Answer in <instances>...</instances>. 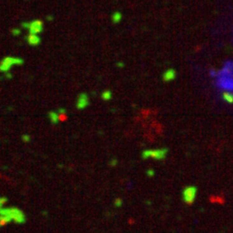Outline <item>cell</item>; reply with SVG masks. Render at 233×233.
Listing matches in <instances>:
<instances>
[{"label": "cell", "mask_w": 233, "mask_h": 233, "mask_svg": "<svg viewBox=\"0 0 233 233\" xmlns=\"http://www.w3.org/2000/svg\"><path fill=\"white\" fill-rule=\"evenodd\" d=\"M23 63H25V60L20 57L7 55L0 61V73L5 74L8 73V72H11V69L14 66H21Z\"/></svg>", "instance_id": "1"}, {"label": "cell", "mask_w": 233, "mask_h": 233, "mask_svg": "<svg viewBox=\"0 0 233 233\" xmlns=\"http://www.w3.org/2000/svg\"><path fill=\"white\" fill-rule=\"evenodd\" d=\"M22 26L26 27L30 34H39L43 30V22L39 20H35L28 23H23Z\"/></svg>", "instance_id": "2"}, {"label": "cell", "mask_w": 233, "mask_h": 233, "mask_svg": "<svg viewBox=\"0 0 233 233\" xmlns=\"http://www.w3.org/2000/svg\"><path fill=\"white\" fill-rule=\"evenodd\" d=\"M26 42L28 43L29 46L32 47H37L41 43V38L39 37L38 34H28L26 36Z\"/></svg>", "instance_id": "3"}, {"label": "cell", "mask_w": 233, "mask_h": 233, "mask_svg": "<svg viewBox=\"0 0 233 233\" xmlns=\"http://www.w3.org/2000/svg\"><path fill=\"white\" fill-rule=\"evenodd\" d=\"M48 117H49V119L51 120V123L53 124H57L59 122V114L58 112L51 111L49 112V114H48Z\"/></svg>", "instance_id": "4"}, {"label": "cell", "mask_w": 233, "mask_h": 233, "mask_svg": "<svg viewBox=\"0 0 233 233\" xmlns=\"http://www.w3.org/2000/svg\"><path fill=\"white\" fill-rule=\"evenodd\" d=\"M86 105V96L83 94V95H81L79 97V101H78L77 106L79 108H84Z\"/></svg>", "instance_id": "5"}, {"label": "cell", "mask_w": 233, "mask_h": 233, "mask_svg": "<svg viewBox=\"0 0 233 233\" xmlns=\"http://www.w3.org/2000/svg\"><path fill=\"white\" fill-rule=\"evenodd\" d=\"M21 140L23 143H29L31 141V136L29 134H23L21 136Z\"/></svg>", "instance_id": "6"}, {"label": "cell", "mask_w": 233, "mask_h": 233, "mask_svg": "<svg viewBox=\"0 0 233 233\" xmlns=\"http://www.w3.org/2000/svg\"><path fill=\"white\" fill-rule=\"evenodd\" d=\"M13 34H14L15 36L20 35V34H21V30H20V29H14V30H13Z\"/></svg>", "instance_id": "7"}]
</instances>
